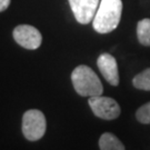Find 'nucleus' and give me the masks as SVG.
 Returning a JSON list of instances; mask_svg holds the SVG:
<instances>
[{
  "mask_svg": "<svg viewBox=\"0 0 150 150\" xmlns=\"http://www.w3.org/2000/svg\"><path fill=\"white\" fill-rule=\"evenodd\" d=\"M97 66L100 70L103 78L111 85L118 86L119 85V71L117 61L110 54H102L99 56L97 60Z\"/></svg>",
  "mask_w": 150,
  "mask_h": 150,
  "instance_id": "nucleus-7",
  "label": "nucleus"
},
{
  "mask_svg": "<svg viewBox=\"0 0 150 150\" xmlns=\"http://www.w3.org/2000/svg\"><path fill=\"white\" fill-rule=\"evenodd\" d=\"M88 103L90 106L92 112L95 113L98 118L105 120H112L118 118L121 112V109L117 101L103 96H92L89 98Z\"/></svg>",
  "mask_w": 150,
  "mask_h": 150,
  "instance_id": "nucleus-4",
  "label": "nucleus"
},
{
  "mask_svg": "<svg viewBox=\"0 0 150 150\" xmlns=\"http://www.w3.org/2000/svg\"><path fill=\"white\" fill-rule=\"evenodd\" d=\"M100 0H69V5L76 20L87 25L92 21L99 7Z\"/></svg>",
  "mask_w": 150,
  "mask_h": 150,
  "instance_id": "nucleus-6",
  "label": "nucleus"
},
{
  "mask_svg": "<svg viewBox=\"0 0 150 150\" xmlns=\"http://www.w3.org/2000/svg\"><path fill=\"white\" fill-rule=\"evenodd\" d=\"M71 81L76 92L82 97L100 96L103 92V87L96 72L90 67L81 64L74 69L71 74Z\"/></svg>",
  "mask_w": 150,
  "mask_h": 150,
  "instance_id": "nucleus-2",
  "label": "nucleus"
},
{
  "mask_svg": "<svg viewBox=\"0 0 150 150\" xmlns=\"http://www.w3.org/2000/svg\"><path fill=\"white\" fill-rule=\"evenodd\" d=\"M99 148L101 150H123L122 142L110 132H105L99 139Z\"/></svg>",
  "mask_w": 150,
  "mask_h": 150,
  "instance_id": "nucleus-8",
  "label": "nucleus"
},
{
  "mask_svg": "<svg viewBox=\"0 0 150 150\" xmlns=\"http://www.w3.org/2000/svg\"><path fill=\"white\" fill-rule=\"evenodd\" d=\"M137 120L145 125H150V102L146 103L137 110L136 112Z\"/></svg>",
  "mask_w": 150,
  "mask_h": 150,
  "instance_id": "nucleus-11",
  "label": "nucleus"
},
{
  "mask_svg": "<svg viewBox=\"0 0 150 150\" xmlns=\"http://www.w3.org/2000/svg\"><path fill=\"white\" fill-rule=\"evenodd\" d=\"M13 39L18 45L29 50H35L40 47L42 36L37 28L30 25H19L13 29Z\"/></svg>",
  "mask_w": 150,
  "mask_h": 150,
  "instance_id": "nucleus-5",
  "label": "nucleus"
},
{
  "mask_svg": "<svg viewBox=\"0 0 150 150\" xmlns=\"http://www.w3.org/2000/svg\"><path fill=\"white\" fill-rule=\"evenodd\" d=\"M132 83L137 89L150 91V68H147L142 72L134 76Z\"/></svg>",
  "mask_w": 150,
  "mask_h": 150,
  "instance_id": "nucleus-10",
  "label": "nucleus"
},
{
  "mask_svg": "<svg viewBox=\"0 0 150 150\" xmlns=\"http://www.w3.org/2000/svg\"><path fill=\"white\" fill-rule=\"evenodd\" d=\"M122 13L121 0H100L92 27L99 33H108L118 27Z\"/></svg>",
  "mask_w": 150,
  "mask_h": 150,
  "instance_id": "nucleus-1",
  "label": "nucleus"
},
{
  "mask_svg": "<svg viewBox=\"0 0 150 150\" xmlns=\"http://www.w3.org/2000/svg\"><path fill=\"white\" fill-rule=\"evenodd\" d=\"M137 37L142 46H150V19L146 18L137 25Z\"/></svg>",
  "mask_w": 150,
  "mask_h": 150,
  "instance_id": "nucleus-9",
  "label": "nucleus"
},
{
  "mask_svg": "<svg viewBox=\"0 0 150 150\" xmlns=\"http://www.w3.org/2000/svg\"><path fill=\"white\" fill-rule=\"evenodd\" d=\"M10 1L11 0H0V12L5 11L9 5H10Z\"/></svg>",
  "mask_w": 150,
  "mask_h": 150,
  "instance_id": "nucleus-12",
  "label": "nucleus"
},
{
  "mask_svg": "<svg viewBox=\"0 0 150 150\" xmlns=\"http://www.w3.org/2000/svg\"><path fill=\"white\" fill-rule=\"evenodd\" d=\"M47 121L40 110L30 109L23 113L22 117V134L30 141L41 139L46 132Z\"/></svg>",
  "mask_w": 150,
  "mask_h": 150,
  "instance_id": "nucleus-3",
  "label": "nucleus"
}]
</instances>
